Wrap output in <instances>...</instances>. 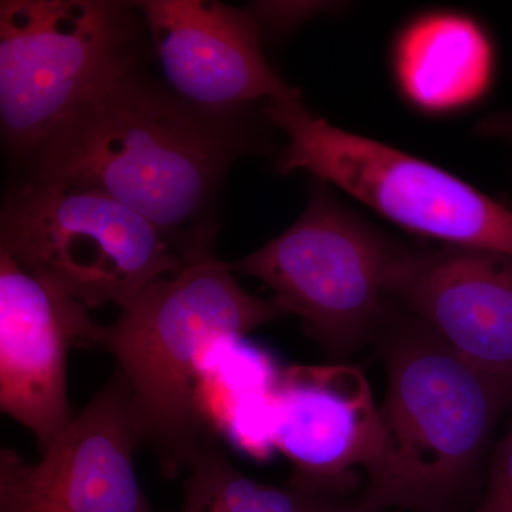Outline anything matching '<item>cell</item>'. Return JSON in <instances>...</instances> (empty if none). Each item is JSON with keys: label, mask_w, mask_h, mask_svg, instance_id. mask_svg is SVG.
Segmentation results:
<instances>
[{"label": "cell", "mask_w": 512, "mask_h": 512, "mask_svg": "<svg viewBox=\"0 0 512 512\" xmlns=\"http://www.w3.org/2000/svg\"><path fill=\"white\" fill-rule=\"evenodd\" d=\"M264 106L204 110L141 67L56 128L18 180L104 192L151 222L184 265L202 261L215 255L229 168L274 148Z\"/></svg>", "instance_id": "cell-1"}, {"label": "cell", "mask_w": 512, "mask_h": 512, "mask_svg": "<svg viewBox=\"0 0 512 512\" xmlns=\"http://www.w3.org/2000/svg\"><path fill=\"white\" fill-rule=\"evenodd\" d=\"M285 315L274 298L245 291L214 255L151 282L104 326L100 348L126 379L143 444L164 477L183 474L218 440L204 404L212 352Z\"/></svg>", "instance_id": "cell-2"}, {"label": "cell", "mask_w": 512, "mask_h": 512, "mask_svg": "<svg viewBox=\"0 0 512 512\" xmlns=\"http://www.w3.org/2000/svg\"><path fill=\"white\" fill-rule=\"evenodd\" d=\"M383 441L357 507L453 512L470 487L512 383L480 372L429 328L386 350Z\"/></svg>", "instance_id": "cell-3"}, {"label": "cell", "mask_w": 512, "mask_h": 512, "mask_svg": "<svg viewBox=\"0 0 512 512\" xmlns=\"http://www.w3.org/2000/svg\"><path fill=\"white\" fill-rule=\"evenodd\" d=\"M151 50L136 2L2 0L0 130L22 165L56 128L141 69Z\"/></svg>", "instance_id": "cell-4"}, {"label": "cell", "mask_w": 512, "mask_h": 512, "mask_svg": "<svg viewBox=\"0 0 512 512\" xmlns=\"http://www.w3.org/2000/svg\"><path fill=\"white\" fill-rule=\"evenodd\" d=\"M266 117L286 138L276 173L306 171L384 220L444 247L512 258V211L443 168L315 116L302 99L268 101Z\"/></svg>", "instance_id": "cell-5"}, {"label": "cell", "mask_w": 512, "mask_h": 512, "mask_svg": "<svg viewBox=\"0 0 512 512\" xmlns=\"http://www.w3.org/2000/svg\"><path fill=\"white\" fill-rule=\"evenodd\" d=\"M0 252L87 309L126 308L185 266L151 222L110 195L22 180L3 200Z\"/></svg>", "instance_id": "cell-6"}, {"label": "cell", "mask_w": 512, "mask_h": 512, "mask_svg": "<svg viewBox=\"0 0 512 512\" xmlns=\"http://www.w3.org/2000/svg\"><path fill=\"white\" fill-rule=\"evenodd\" d=\"M399 245L312 178L301 217L228 266L264 282L326 353L345 357L383 322L387 269Z\"/></svg>", "instance_id": "cell-7"}, {"label": "cell", "mask_w": 512, "mask_h": 512, "mask_svg": "<svg viewBox=\"0 0 512 512\" xmlns=\"http://www.w3.org/2000/svg\"><path fill=\"white\" fill-rule=\"evenodd\" d=\"M144 446L119 369L39 461L0 453V512H153L137 480Z\"/></svg>", "instance_id": "cell-8"}, {"label": "cell", "mask_w": 512, "mask_h": 512, "mask_svg": "<svg viewBox=\"0 0 512 512\" xmlns=\"http://www.w3.org/2000/svg\"><path fill=\"white\" fill-rule=\"evenodd\" d=\"M163 82L181 99L210 111H238L268 101L302 99L266 60L252 6L217 0H140Z\"/></svg>", "instance_id": "cell-9"}, {"label": "cell", "mask_w": 512, "mask_h": 512, "mask_svg": "<svg viewBox=\"0 0 512 512\" xmlns=\"http://www.w3.org/2000/svg\"><path fill=\"white\" fill-rule=\"evenodd\" d=\"M89 309L47 288L0 252V409L36 437L40 454L72 423L67 355L100 348Z\"/></svg>", "instance_id": "cell-10"}, {"label": "cell", "mask_w": 512, "mask_h": 512, "mask_svg": "<svg viewBox=\"0 0 512 512\" xmlns=\"http://www.w3.org/2000/svg\"><path fill=\"white\" fill-rule=\"evenodd\" d=\"M271 436L293 464L286 487L305 500L336 501L352 471L366 470L382 448L380 407L363 370L346 363L281 370Z\"/></svg>", "instance_id": "cell-11"}, {"label": "cell", "mask_w": 512, "mask_h": 512, "mask_svg": "<svg viewBox=\"0 0 512 512\" xmlns=\"http://www.w3.org/2000/svg\"><path fill=\"white\" fill-rule=\"evenodd\" d=\"M386 295L461 359L512 383V258L456 247L399 245Z\"/></svg>", "instance_id": "cell-12"}, {"label": "cell", "mask_w": 512, "mask_h": 512, "mask_svg": "<svg viewBox=\"0 0 512 512\" xmlns=\"http://www.w3.org/2000/svg\"><path fill=\"white\" fill-rule=\"evenodd\" d=\"M389 73L407 109L451 119L476 109L497 73L493 37L463 10L433 8L407 18L390 42Z\"/></svg>", "instance_id": "cell-13"}, {"label": "cell", "mask_w": 512, "mask_h": 512, "mask_svg": "<svg viewBox=\"0 0 512 512\" xmlns=\"http://www.w3.org/2000/svg\"><path fill=\"white\" fill-rule=\"evenodd\" d=\"M187 471L181 512H309V501L288 487L245 476L224 453L220 440L205 444Z\"/></svg>", "instance_id": "cell-14"}, {"label": "cell", "mask_w": 512, "mask_h": 512, "mask_svg": "<svg viewBox=\"0 0 512 512\" xmlns=\"http://www.w3.org/2000/svg\"><path fill=\"white\" fill-rule=\"evenodd\" d=\"M476 512H512V424L495 450L487 490Z\"/></svg>", "instance_id": "cell-15"}, {"label": "cell", "mask_w": 512, "mask_h": 512, "mask_svg": "<svg viewBox=\"0 0 512 512\" xmlns=\"http://www.w3.org/2000/svg\"><path fill=\"white\" fill-rule=\"evenodd\" d=\"M251 6L255 10L265 39L266 37L279 39L281 36L288 35L305 20L313 18L326 9L323 3L301 2H256Z\"/></svg>", "instance_id": "cell-16"}, {"label": "cell", "mask_w": 512, "mask_h": 512, "mask_svg": "<svg viewBox=\"0 0 512 512\" xmlns=\"http://www.w3.org/2000/svg\"><path fill=\"white\" fill-rule=\"evenodd\" d=\"M476 131L481 136L498 138L512 148V116L507 113L491 114L477 124Z\"/></svg>", "instance_id": "cell-17"}, {"label": "cell", "mask_w": 512, "mask_h": 512, "mask_svg": "<svg viewBox=\"0 0 512 512\" xmlns=\"http://www.w3.org/2000/svg\"><path fill=\"white\" fill-rule=\"evenodd\" d=\"M309 501V512H384L363 510L360 507L348 508L346 505H340L338 501Z\"/></svg>", "instance_id": "cell-18"}]
</instances>
